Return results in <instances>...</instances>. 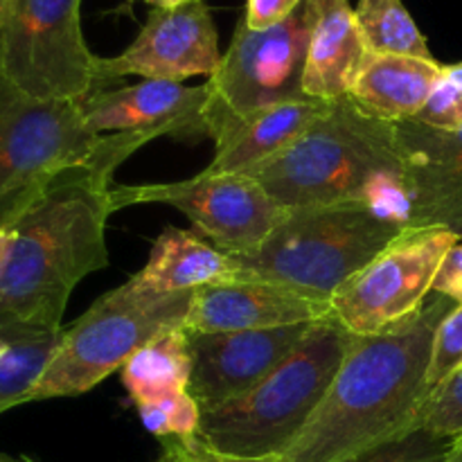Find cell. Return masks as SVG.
<instances>
[{
    "label": "cell",
    "instance_id": "ffe728a7",
    "mask_svg": "<svg viewBox=\"0 0 462 462\" xmlns=\"http://www.w3.org/2000/svg\"><path fill=\"white\" fill-rule=\"evenodd\" d=\"M239 275L242 269L233 255L203 242L189 230L165 228L153 242L147 264L131 275V280L144 291L183 293L230 282Z\"/></svg>",
    "mask_w": 462,
    "mask_h": 462
},
{
    "label": "cell",
    "instance_id": "83f0119b",
    "mask_svg": "<svg viewBox=\"0 0 462 462\" xmlns=\"http://www.w3.org/2000/svg\"><path fill=\"white\" fill-rule=\"evenodd\" d=\"M413 120L440 131L462 129V88L451 79H447L445 66H442L440 81L431 90L427 104Z\"/></svg>",
    "mask_w": 462,
    "mask_h": 462
},
{
    "label": "cell",
    "instance_id": "8d00e7d4",
    "mask_svg": "<svg viewBox=\"0 0 462 462\" xmlns=\"http://www.w3.org/2000/svg\"><path fill=\"white\" fill-rule=\"evenodd\" d=\"M21 460H23V462H39V460H34V458H32V456H23Z\"/></svg>",
    "mask_w": 462,
    "mask_h": 462
},
{
    "label": "cell",
    "instance_id": "ba28073f",
    "mask_svg": "<svg viewBox=\"0 0 462 462\" xmlns=\"http://www.w3.org/2000/svg\"><path fill=\"white\" fill-rule=\"evenodd\" d=\"M99 140L79 102L36 99L0 75V226L12 224L61 171L88 161Z\"/></svg>",
    "mask_w": 462,
    "mask_h": 462
},
{
    "label": "cell",
    "instance_id": "4fadbf2b",
    "mask_svg": "<svg viewBox=\"0 0 462 462\" xmlns=\"http://www.w3.org/2000/svg\"><path fill=\"white\" fill-rule=\"evenodd\" d=\"M311 325L219 334H189L185 329L192 355L188 393L201 411L246 395L298 350Z\"/></svg>",
    "mask_w": 462,
    "mask_h": 462
},
{
    "label": "cell",
    "instance_id": "e575fe53",
    "mask_svg": "<svg viewBox=\"0 0 462 462\" xmlns=\"http://www.w3.org/2000/svg\"><path fill=\"white\" fill-rule=\"evenodd\" d=\"M445 462H462V436L454 440V445H451V451Z\"/></svg>",
    "mask_w": 462,
    "mask_h": 462
},
{
    "label": "cell",
    "instance_id": "7402d4cb",
    "mask_svg": "<svg viewBox=\"0 0 462 462\" xmlns=\"http://www.w3.org/2000/svg\"><path fill=\"white\" fill-rule=\"evenodd\" d=\"M61 337L63 329L52 332L0 320V415L27 404Z\"/></svg>",
    "mask_w": 462,
    "mask_h": 462
},
{
    "label": "cell",
    "instance_id": "74e56055",
    "mask_svg": "<svg viewBox=\"0 0 462 462\" xmlns=\"http://www.w3.org/2000/svg\"><path fill=\"white\" fill-rule=\"evenodd\" d=\"M3 3H5V0H0V9H3Z\"/></svg>",
    "mask_w": 462,
    "mask_h": 462
},
{
    "label": "cell",
    "instance_id": "8fae6325",
    "mask_svg": "<svg viewBox=\"0 0 462 462\" xmlns=\"http://www.w3.org/2000/svg\"><path fill=\"white\" fill-rule=\"evenodd\" d=\"M140 203H165L183 212L194 228L233 257L253 255L289 210L246 174H201L174 183L111 188L113 212Z\"/></svg>",
    "mask_w": 462,
    "mask_h": 462
},
{
    "label": "cell",
    "instance_id": "277c9868",
    "mask_svg": "<svg viewBox=\"0 0 462 462\" xmlns=\"http://www.w3.org/2000/svg\"><path fill=\"white\" fill-rule=\"evenodd\" d=\"M350 341L352 334L338 320L314 323L298 350L260 386L237 400L201 411L199 436L221 454L242 458L284 456L323 404Z\"/></svg>",
    "mask_w": 462,
    "mask_h": 462
},
{
    "label": "cell",
    "instance_id": "e0dca14e",
    "mask_svg": "<svg viewBox=\"0 0 462 462\" xmlns=\"http://www.w3.org/2000/svg\"><path fill=\"white\" fill-rule=\"evenodd\" d=\"M334 99L302 97L278 104L235 126L215 144L206 174H246L291 147L316 120L332 108Z\"/></svg>",
    "mask_w": 462,
    "mask_h": 462
},
{
    "label": "cell",
    "instance_id": "f546056e",
    "mask_svg": "<svg viewBox=\"0 0 462 462\" xmlns=\"http://www.w3.org/2000/svg\"><path fill=\"white\" fill-rule=\"evenodd\" d=\"M302 0H246L242 21L251 30L262 32L269 27L280 25L289 14L296 12Z\"/></svg>",
    "mask_w": 462,
    "mask_h": 462
},
{
    "label": "cell",
    "instance_id": "d6986e66",
    "mask_svg": "<svg viewBox=\"0 0 462 462\" xmlns=\"http://www.w3.org/2000/svg\"><path fill=\"white\" fill-rule=\"evenodd\" d=\"M365 54L368 45L350 0H320L307 57L305 93L319 99L347 97Z\"/></svg>",
    "mask_w": 462,
    "mask_h": 462
},
{
    "label": "cell",
    "instance_id": "603a6c76",
    "mask_svg": "<svg viewBox=\"0 0 462 462\" xmlns=\"http://www.w3.org/2000/svg\"><path fill=\"white\" fill-rule=\"evenodd\" d=\"M355 14L370 52L433 59L427 36L402 0H359Z\"/></svg>",
    "mask_w": 462,
    "mask_h": 462
},
{
    "label": "cell",
    "instance_id": "44dd1931",
    "mask_svg": "<svg viewBox=\"0 0 462 462\" xmlns=\"http://www.w3.org/2000/svg\"><path fill=\"white\" fill-rule=\"evenodd\" d=\"M192 377V355L185 328L161 334L140 347L120 370V382L134 404L185 393Z\"/></svg>",
    "mask_w": 462,
    "mask_h": 462
},
{
    "label": "cell",
    "instance_id": "d4e9b609",
    "mask_svg": "<svg viewBox=\"0 0 462 462\" xmlns=\"http://www.w3.org/2000/svg\"><path fill=\"white\" fill-rule=\"evenodd\" d=\"M451 445H454L451 438L436 436L427 429L415 427L395 440L383 442L343 462H445Z\"/></svg>",
    "mask_w": 462,
    "mask_h": 462
},
{
    "label": "cell",
    "instance_id": "484cf974",
    "mask_svg": "<svg viewBox=\"0 0 462 462\" xmlns=\"http://www.w3.org/2000/svg\"><path fill=\"white\" fill-rule=\"evenodd\" d=\"M415 427L451 440L462 436V365L429 397Z\"/></svg>",
    "mask_w": 462,
    "mask_h": 462
},
{
    "label": "cell",
    "instance_id": "30bf717a",
    "mask_svg": "<svg viewBox=\"0 0 462 462\" xmlns=\"http://www.w3.org/2000/svg\"><path fill=\"white\" fill-rule=\"evenodd\" d=\"M460 242L447 228H406L332 298V319L355 337H374L413 320L433 293L447 251Z\"/></svg>",
    "mask_w": 462,
    "mask_h": 462
},
{
    "label": "cell",
    "instance_id": "7c38bea8",
    "mask_svg": "<svg viewBox=\"0 0 462 462\" xmlns=\"http://www.w3.org/2000/svg\"><path fill=\"white\" fill-rule=\"evenodd\" d=\"M221 57L212 12L203 0L176 9H152L125 52L97 59L95 90L129 75L176 84L197 75L212 77Z\"/></svg>",
    "mask_w": 462,
    "mask_h": 462
},
{
    "label": "cell",
    "instance_id": "6da1fadb",
    "mask_svg": "<svg viewBox=\"0 0 462 462\" xmlns=\"http://www.w3.org/2000/svg\"><path fill=\"white\" fill-rule=\"evenodd\" d=\"M156 140L147 131L102 134L86 162L61 171L9 228L0 271V320L23 328H61L70 293L86 275L108 266L106 224L117 167Z\"/></svg>",
    "mask_w": 462,
    "mask_h": 462
},
{
    "label": "cell",
    "instance_id": "7a4b0ae2",
    "mask_svg": "<svg viewBox=\"0 0 462 462\" xmlns=\"http://www.w3.org/2000/svg\"><path fill=\"white\" fill-rule=\"evenodd\" d=\"M454 302L431 293L424 310L402 328L355 337L325 395L287 462H343L415 429L427 404V377L438 325Z\"/></svg>",
    "mask_w": 462,
    "mask_h": 462
},
{
    "label": "cell",
    "instance_id": "3957f363",
    "mask_svg": "<svg viewBox=\"0 0 462 462\" xmlns=\"http://www.w3.org/2000/svg\"><path fill=\"white\" fill-rule=\"evenodd\" d=\"M255 179L287 210L364 203L406 226L404 161L395 122L334 99L291 147L253 167Z\"/></svg>",
    "mask_w": 462,
    "mask_h": 462
},
{
    "label": "cell",
    "instance_id": "ac0fdd59",
    "mask_svg": "<svg viewBox=\"0 0 462 462\" xmlns=\"http://www.w3.org/2000/svg\"><path fill=\"white\" fill-rule=\"evenodd\" d=\"M442 77L436 59L404 54H365L347 97L368 116L383 122L413 120Z\"/></svg>",
    "mask_w": 462,
    "mask_h": 462
},
{
    "label": "cell",
    "instance_id": "5bb4252c",
    "mask_svg": "<svg viewBox=\"0 0 462 462\" xmlns=\"http://www.w3.org/2000/svg\"><path fill=\"white\" fill-rule=\"evenodd\" d=\"M208 90L176 81L143 79L122 88L93 90L81 99L84 120L93 134L147 131L156 138L170 135L179 143L210 138L206 125Z\"/></svg>",
    "mask_w": 462,
    "mask_h": 462
},
{
    "label": "cell",
    "instance_id": "9c48e42d",
    "mask_svg": "<svg viewBox=\"0 0 462 462\" xmlns=\"http://www.w3.org/2000/svg\"><path fill=\"white\" fill-rule=\"evenodd\" d=\"M97 54L81 32V0H5L0 75L36 99L81 102L95 90Z\"/></svg>",
    "mask_w": 462,
    "mask_h": 462
},
{
    "label": "cell",
    "instance_id": "2e32d148",
    "mask_svg": "<svg viewBox=\"0 0 462 462\" xmlns=\"http://www.w3.org/2000/svg\"><path fill=\"white\" fill-rule=\"evenodd\" d=\"M332 319V305L311 300L269 280L239 275L194 291L183 328L189 334L248 332Z\"/></svg>",
    "mask_w": 462,
    "mask_h": 462
},
{
    "label": "cell",
    "instance_id": "4dcf8cb0",
    "mask_svg": "<svg viewBox=\"0 0 462 462\" xmlns=\"http://www.w3.org/2000/svg\"><path fill=\"white\" fill-rule=\"evenodd\" d=\"M433 293L449 298L454 305H462V239L447 251L433 280Z\"/></svg>",
    "mask_w": 462,
    "mask_h": 462
},
{
    "label": "cell",
    "instance_id": "9a60e30c",
    "mask_svg": "<svg viewBox=\"0 0 462 462\" xmlns=\"http://www.w3.org/2000/svg\"><path fill=\"white\" fill-rule=\"evenodd\" d=\"M404 161L406 228H447L462 239V129L395 122Z\"/></svg>",
    "mask_w": 462,
    "mask_h": 462
},
{
    "label": "cell",
    "instance_id": "52a82bcc",
    "mask_svg": "<svg viewBox=\"0 0 462 462\" xmlns=\"http://www.w3.org/2000/svg\"><path fill=\"white\" fill-rule=\"evenodd\" d=\"M319 3L302 0L280 25L262 32L239 18L219 68L206 81V125L212 143L255 113L310 97L305 70Z\"/></svg>",
    "mask_w": 462,
    "mask_h": 462
},
{
    "label": "cell",
    "instance_id": "5b68a950",
    "mask_svg": "<svg viewBox=\"0 0 462 462\" xmlns=\"http://www.w3.org/2000/svg\"><path fill=\"white\" fill-rule=\"evenodd\" d=\"M404 230V224L364 203L298 208L253 255L235 260L242 275L329 305L334 293Z\"/></svg>",
    "mask_w": 462,
    "mask_h": 462
},
{
    "label": "cell",
    "instance_id": "cb8c5ba5",
    "mask_svg": "<svg viewBox=\"0 0 462 462\" xmlns=\"http://www.w3.org/2000/svg\"><path fill=\"white\" fill-rule=\"evenodd\" d=\"M143 427L158 440L165 438H194L201 429V406L185 393L158 397V400L138 402L135 404Z\"/></svg>",
    "mask_w": 462,
    "mask_h": 462
},
{
    "label": "cell",
    "instance_id": "4316f807",
    "mask_svg": "<svg viewBox=\"0 0 462 462\" xmlns=\"http://www.w3.org/2000/svg\"><path fill=\"white\" fill-rule=\"evenodd\" d=\"M462 365V305H456L438 325L429 364V397Z\"/></svg>",
    "mask_w": 462,
    "mask_h": 462
},
{
    "label": "cell",
    "instance_id": "d6a6232c",
    "mask_svg": "<svg viewBox=\"0 0 462 462\" xmlns=\"http://www.w3.org/2000/svg\"><path fill=\"white\" fill-rule=\"evenodd\" d=\"M9 251V228L7 226H0V271H3L5 260H7Z\"/></svg>",
    "mask_w": 462,
    "mask_h": 462
},
{
    "label": "cell",
    "instance_id": "1f68e13d",
    "mask_svg": "<svg viewBox=\"0 0 462 462\" xmlns=\"http://www.w3.org/2000/svg\"><path fill=\"white\" fill-rule=\"evenodd\" d=\"M129 3H135V0H129ZM143 3L152 5L153 9H176L183 7V5L194 3V0H143Z\"/></svg>",
    "mask_w": 462,
    "mask_h": 462
},
{
    "label": "cell",
    "instance_id": "8992f818",
    "mask_svg": "<svg viewBox=\"0 0 462 462\" xmlns=\"http://www.w3.org/2000/svg\"><path fill=\"white\" fill-rule=\"evenodd\" d=\"M194 291L152 293L134 280L104 293L63 329L61 343L32 388L30 402L77 397L120 373L126 361L161 334L185 325Z\"/></svg>",
    "mask_w": 462,
    "mask_h": 462
},
{
    "label": "cell",
    "instance_id": "d590c367",
    "mask_svg": "<svg viewBox=\"0 0 462 462\" xmlns=\"http://www.w3.org/2000/svg\"><path fill=\"white\" fill-rule=\"evenodd\" d=\"M0 462H23L21 458H12V456H7V454H3V451H0Z\"/></svg>",
    "mask_w": 462,
    "mask_h": 462
},
{
    "label": "cell",
    "instance_id": "836d02e7",
    "mask_svg": "<svg viewBox=\"0 0 462 462\" xmlns=\"http://www.w3.org/2000/svg\"><path fill=\"white\" fill-rule=\"evenodd\" d=\"M445 77L447 79L454 81V84H458L462 88V61L451 63V66H445Z\"/></svg>",
    "mask_w": 462,
    "mask_h": 462
},
{
    "label": "cell",
    "instance_id": "f1b7e54d",
    "mask_svg": "<svg viewBox=\"0 0 462 462\" xmlns=\"http://www.w3.org/2000/svg\"><path fill=\"white\" fill-rule=\"evenodd\" d=\"M161 456L153 462H287L282 456L275 458H242V456L221 454L212 449L201 436L194 438H165L161 440Z\"/></svg>",
    "mask_w": 462,
    "mask_h": 462
}]
</instances>
